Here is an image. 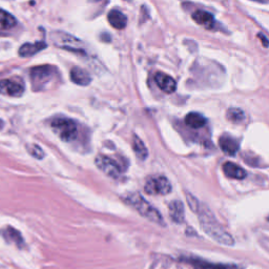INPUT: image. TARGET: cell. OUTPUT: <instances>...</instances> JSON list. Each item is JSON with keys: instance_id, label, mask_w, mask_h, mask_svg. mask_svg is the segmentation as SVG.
<instances>
[{"instance_id": "cell-23", "label": "cell", "mask_w": 269, "mask_h": 269, "mask_svg": "<svg viewBox=\"0 0 269 269\" xmlns=\"http://www.w3.org/2000/svg\"><path fill=\"white\" fill-rule=\"evenodd\" d=\"M7 236L8 238H10L12 241L15 242V243H21L22 242V238L20 236L19 232L13 228H8L7 230Z\"/></svg>"}, {"instance_id": "cell-22", "label": "cell", "mask_w": 269, "mask_h": 269, "mask_svg": "<svg viewBox=\"0 0 269 269\" xmlns=\"http://www.w3.org/2000/svg\"><path fill=\"white\" fill-rule=\"evenodd\" d=\"M27 148H28L29 153H30L33 157L37 158V159H42V158L44 157V153H43V151L41 150L40 146L36 145V144H30V145L27 146Z\"/></svg>"}, {"instance_id": "cell-7", "label": "cell", "mask_w": 269, "mask_h": 269, "mask_svg": "<svg viewBox=\"0 0 269 269\" xmlns=\"http://www.w3.org/2000/svg\"><path fill=\"white\" fill-rule=\"evenodd\" d=\"M95 164L102 173H104L109 178L118 179L121 176L122 173L121 166L115 160H113L112 158H109L107 156L99 155L98 157H96Z\"/></svg>"}, {"instance_id": "cell-11", "label": "cell", "mask_w": 269, "mask_h": 269, "mask_svg": "<svg viewBox=\"0 0 269 269\" xmlns=\"http://www.w3.org/2000/svg\"><path fill=\"white\" fill-rule=\"evenodd\" d=\"M192 19L195 23H198L199 26H201L207 30H212L215 28L216 20H215L214 16L206 11H203V10L195 11L194 13L192 14Z\"/></svg>"}, {"instance_id": "cell-19", "label": "cell", "mask_w": 269, "mask_h": 269, "mask_svg": "<svg viewBox=\"0 0 269 269\" xmlns=\"http://www.w3.org/2000/svg\"><path fill=\"white\" fill-rule=\"evenodd\" d=\"M132 150L134 152V155H136L137 158H139L142 161H144L145 159L149 157L148 149H146L145 144L137 134H133L132 137Z\"/></svg>"}, {"instance_id": "cell-10", "label": "cell", "mask_w": 269, "mask_h": 269, "mask_svg": "<svg viewBox=\"0 0 269 269\" xmlns=\"http://www.w3.org/2000/svg\"><path fill=\"white\" fill-rule=\"evenodd\" d=\"M219 145L222 152L228 156H235L240 148L239 142L234 137H231L230 134L227 133H224L220 137Z\"/></svg>"}, {"instance_id": "cell-16", "label": "cell", "mask_w": 269, "mask_h": 269, "mask_svg": "<svg viewBox=\"0 0 269 269\" xmlns=\"http://www.w3.org/2000/svg\"><path fill=\"white\" fill-rule=\"evenodd\" d=\"M192 266L193 269H242L236 264H215L201 260H193Z\"/></svg>"}, {"instance_id": "cell-18", "label": "cell", "mask_w": 269, "mask_h": 269, "mask_svg": "<svg viewBox=\"0 0 269 269\" xmlns=\"http://www.w3.org/2000/svg\"><path fill=\"white\" fill-rule=\"evenodd\" d=\"M46 47V43L44 42H36V43H26L19 48V55L22 57L33 56L36 53L40 52Z\"/></svg>"}, {"instance_id": "cell-9", "label": "cell", "mask_w": 269, "mask_h": 269, "mask_svg": "<svg viewBox=\"0 0 269 269\" xmlns=\"http://www.w3.org/2000/svg\"><path fill=\"white\" fill-rule=\"evenodd\" d=\"M155 81L159 89L166 94H172L177 90V82L175 81V79L164 74V73H157L155 75Z\"/></svg>"}, {"instance_id": "cell-21", "label": "cell", "mask_w": 269, "mask_h": 269, "mask_svg": "<svg viewBox=\"0 0 269 269\" xmlns=\"http://www.w3.org/2000/svg\"><path fill=\"white\" fill-rule=\"evenodd\" d=\"M226 117L234 123H241L245 119V113L240 108H229L226 113Z\"/></svg>"}, {"instance_id": "cell-14", "label": "cell", "mask_w": 269, "mask_h": 269, "mask_svg": "<svg viewBox=\"0 0 269 269\" xmlns=\"http://www.w3.org/2000/svg\"><path fill=\"white\" fill-rule=\"evenodd\" d=\"M71 80L78 85L85 87V85H89L91 83L92 78L87 71L81 68L75 66L71 71Z\"/></svg>"}, {"instance_id": "cell-17", "label": "cell", "mask_w": 269, "mask_h": 269, "mask_svg": "<svg viewBox=\"0 0 269 269\" xmlns=\"http://www.w3.org/2000/svg\"><path fill=\"white\" fill-rule=\"evenodd\" d=\"M184 121L187 126L194 129L202 128L207 123L206 118L199 113H189L188 115H186Z\"/></svg>"}, {"instance_id": "cell-24", "label": "cell", "mask_w": 269, "mask_h": 269, "mask_svg": "<svg viewBox=\"0 0 269 269\" xmlns=\"http://www.w3.org/2000/svg\"><path fill=\"white\" fill-rule=\"evenodd\" d=\"M186 199H187V202H188V205L191 209L192 212L197 213L198 210H199V206H200V203L199 201L195 199L194 197H192V195L190 193H186Z\"/></svg>"}, {"instance_id": "cell-6", "label": "cell", "mask_w": 269, "mask_h": 269, "mask_svg": "<svg viewBox=\"0 0 269 269\" xmlns=\"http://www.w3.org/2000/svg\"><path fill=\"white\" fill-rule=\"evenodd\" d=\"M51 38L53 39L54 43L61 48H64V50H69L71 52L83 53L81 41L66 33L55 32L52 34Z\"/></svg>"}, {"instance_id": "cell-8", "label": "cell", "mask_w": 269, "mask_h": 269, "mask_svg": "<svg viewBox=\"0 0 269 269\" xmlns=\"http://www.w3.org/2000/svg\"><path fill=\"white\" fill-rule=\"evenodd\" d=\"M24 92L22 82H17L13 79H4L0 81V94L10 97H20Z\"/></svg>"}, {"instance_id": "cell-1", "label": "cell", "mask_w": 269, "mask_h": 269, "mask_svg": "<svg viewBox=\"0 0 269 269\" xmlns=\"http://www.w3.org/2000/svg\"><path fill=\"white\" fill-rule=\"evenodd\" d=\"M197 214L199 216L200 225L207 236L222 245H234V238L217 221L213 213L205 205L200 204Z\"/></svg>"}, {"instance_id": "cell-13", "label": "cell", "mask_w": 269, "mask_h": 269, "mask_svg": "<svg viewBox=\"0 0 269 269\" xmlns=\"http://www.w3.org/2000/svg\"><path fill=\"white\" fill-rule=\"evenodd\" d=\"M169 217L173 220L175 223L181 224L184 222V206L181 201H173L170 202L169 206Z\"/></svg>"}, {"instance_id": "cell-15", "label": "cell", "mask_w": 269, "mask_h": 269, "mask_svg": "<svg viewBox=\"0 0 269 269\" xmlns=\"http://www.w3.org/2000/svg\"><path fill=\"white\" fill-rule=\"evenodd\" d=\"M223 172L225 176L231 179H237V180H242L246 177V172L244 170L241 166H239L236 163L232 162H226L223 165Z\"/></svg>"}, {"instance_id": "cell-2", "label": "cell", "mask_w": 269, "mask_h": 269, "mask_svg": "<svg viewBox=\"0 0 269 269\" xmlns=\"http://www.w3.org/2000/svg\"><path fill=\"white\" fill-rule=\"evenodd\" d=\"M125 201L132 206L134 210H136L142 217L149 219L150 221L159 224V225H165L164 220L161 216V214L159 213L155 207L146 201L142 195L138 192L129 193L128 197L125 199Z\"/></svg>"}, {"instance_id": "cell-12", "label": "cell", "mask_w": 269, "mask_h": 269, "mask_svg": "<svg viewBox=\"0 0 269 269\" xmlns=\"http://www.w3.org/2000/svg\"><path fill=\"white\" fill-rule=\"evenodd\" d=\"M107 20L111 26L116 30H122L126 27L127 18L118 10H112L107 15Z\"/></svg>"}, {"instance_id": "cell-4", "label": "cell", "mask_w": 269, "mask_h": 269, "mask_svg": "<svg viewBox=\"0 0 269 269\" xmlns=\"http://www.w3.org/2000/svg\"><path fill=\"white\" fill-rule=\"evenodd\" d=\"M52 128L58 137L65 142H72L77 138L78 128L76 123L69 118H55L52 121Z\"/></svg>"}, {"instance_id": "cell-5", "label": "cell", "mask_w": 269, "mask_h": 269, "mask_svg": "<svg viewBox=\"0 0 269 269\" xmlns=\"http://www.w3.org/2000/svg\"><path fill=\"white\" fill-rule=\"evenodd\" d=\"M144 190L149 194H168L172 191V184L169 180L164 176L151 177L145 182Z\"/></svg>"}, {"instance_id": "cell-20", "label": "cell", "mask_w": 269, "mask_h": 269, "mask_svg": "<svg viewBox=\"0 0 269 269\" xmlns=\"http://www.w3.org/2000/svg\"><path fill=\"white\" fill-rule=\"evenodd\" d=\"M17 24V20L13 15H11L8 12L0 10V29L2 30H11Z\"/></svg>"}, {"instance_id": "cell-3", "label": "cell", "mask_w": 269, "mask_h": 269, "mask_svg": "<svg viewBox=\"0 0 269 269\" xmlns=\"http://www.w3.org/2000/svg\"><path fill=\"white\" fill-rule=\"evenodd\" d=\"M57 69L52 65H41L35 66L31 70V81L33 89L35 91H43L46 89V85L52 83V81L58 76Z\"/></svg>"}]
</instances>
